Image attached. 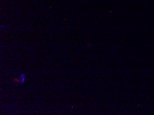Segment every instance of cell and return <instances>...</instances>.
Listing matches in <instances>:
<instances>
[{"mask_svg":"<svg viewBox=\"0 0 154 115\" xmlns=\"http://www.w3.org/2000/svg\"><path fill=\"white\" fill-rule=\"evenodd\" d=\"M26 81V74H22L19 77V79L17 80H15V81H18L19 83H24Z\"/></svg>","mask_w":154,"mask_h":115,"instance_id":"6da1fadb","label":"cell"}]
</instances>
